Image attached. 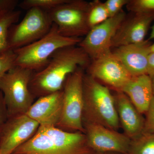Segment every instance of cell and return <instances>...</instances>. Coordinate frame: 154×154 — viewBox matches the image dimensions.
I'll list each match as a JSON object with an SVG mask.
<instances>
[{"label": "cell", "instance_id": "obj_30", "mask_svg": "<svg viewBox=\"0 0 154 154\" xmlns=\"http://www.w3.org/2000/svg\"><path fill=\"white\" fill-rule=\"evenodd\" d=\"M94 154H128L119 153H114V152H105V153H96L95 152Z\"/></svg>", "mask_w": 154, "mask_h": 154}, {"label": "cell", "instance_id": "obj_15", "mask_svg": "<svg viewBox=\"0 0 154 154\" xmlns=\"http://www.w3.org/2000/svg\"><path fill=\"white\" fill-rule=\"evenodd\" d=\"M151 44L147 39L140 43L116 48L112 52L132 77L147 75L148 60Z\"/></svg>", "mask_w": 154, "mask_h": 154}, {"label": "cell", "instance_id": "obj_9", "mask_svg": "<svg viewBox=\"0 0 154 154\" xmlns=\"http://www.w3.org/2000/svg\"><path fill=\"white\" fill-rule=\"evenodd\" d=\"M126 17L123 10L114 17L91 28L78 45L91 60L111 49V42L121 23Z\"/></svg>", "mask_w": 154, "mask_h": 154}, {"label": "cell", "instance_id": "obj_33", "mask_svg": "<svg viewBox=\"0 0 154 154\" xmlns=\"http://www.w3.org/2000/svg\"></svg>", "mask_w": 154, "mask_h": 154}, {"label": "cell", "instance_id": "obj_29", "mask_svg": "<svg viewBox=\"0 0 154 154\" xmlns=\"http://www.w3.org/2000/svg\"><path fill=\"white\" fill-rule=\"evenodd\" d=\"M152 29L151 33L148 39V40H149V41H150L152 39H154V25L152 27Z\"/></svg>", "mask_w": 154, "mask_h": 154}, {"label": "cell", "instance_id": "obj_23", "mask_svg": "<svg viewBox=\"0 0 154 154\" xmlns=\"http://www.w3.org/2000/svg\"><path fill=\"white\" fill-rule=\"evenodd\" d=\"M16 54L14 50H9L0 55V78L16 66Z\"/></svg>", "mask_w": 154, "mask_h": 154}, {"label": "cell", "instance_id": "obj_16", "mask_svg": "<svg viewBox=\"0 0 154 154\" xmlns=\"http://www.w3.org/2000/svg\"><path fill=\"white\" fill-rule=\"evenodd\" d=\"M114 96L120 125L124 134L133 139L143 132L145 119L123 92L116 91Z\"/></svg>", "mask_w": 154, "mask_h": 154}, {"label": "cell", "instance_id": "obj_21", "mask_svg": "<svg viewBox=\"0 0 154 154\" xmlns=\"http://www.w3.org/2000/svg\"><path fill=\"white\" fill-rule=\"evenodd\" d=\"M68 0H25L19 5L24 10L38 8L48 12L58 6L66 2Z\"/></svg>", "mask_w": 154, "mask_h": 154}, {"label": "cell", "instance_id": "obj_18", "mask_svg": "<svg viewBox=\"0 0 154 154\" xmlns=\"http://www.w3.org/2000/svg\"><path fill=\"white\" fill-rule=\"evenodd\" d=\"M20 15L19 11H0V55L10 50L8 44L9 30L18 22Z\"/></svg>", "mask_w": 154, "mask_h": 154}, {"label": "cell", "instance_id": "obj_20", "mask_svg": "<svg viewBox=\"0 0 154 154\" xmlns=\"http://www.w3.org/2000/svg\"><path fill=\"white\" fill-rule=\"evenodd\" d=\"M109 18L105 3L95 0L90 2L88 22L90 29L102 24Z\"/></svg>", "mask_w": 154, "mask_h": 154}, {"label": "cell", "instance_id": "obj_5", "mask_svg": "<svg viewBox=\"0 0 154 154\" xmlns=\"http://www.w3.org/2000/svg\"><path fill=\"white\" fill-rule=\"evenodd\" d=\"M33 72L16 66L0 78V91L4 96L8 117L25 114L33 104L34 97L29 84Z\"/></svg>", "mask_w": 154, "mask_h": 154}, {"label": "cell", "instance_id": "obj_6", "mask_svg": "<svg viewBox=\"0 0 154 154\" xmlns=\"http://www.w3.org/2000/svg\"><path fill=\"white\" fill-rule=\"evenodd\" d=\"M84 69L79 68L67 78L63 91L60 120L56 128L69 132L85 133L83 126Z\"/></svg>", "mask_w": 154, "mask_h": 154}, {"label": "cell", "instance_id": "obj_10", "mask_svg": "<svg viewBox=\"0 0 154 154\" xmlns=\"http://www.w3.org/2000/svg\"><path fill=\"white\" fill-rule=\"evenodd\" d=\"M83 123L88 145L95 152L128 153L131 139L124 133L93 122Z\"/></svg>", "mask_w": 154, "mask_h": 154}, {"label": "cell", "instance_id": "obj_34", "mask_svg": "<svg viewBox=\"0 0 154 154\" xmlns=\"http://www.w3.org/2000/svg\"></svg>", "mask_w": 154, "mask_h": 154}, {"label": "cell", "instance_id": "obj_1", "mask_svg": "<svg viewBox=\"0 0 154 154\" xmlns=\"http://www.w3.org/2000/svg\"><path fill=\"white\" fill-rule=\"evenodd\" d=\"M91 60L78 45L57 50L45 67L33 72L29 84L30 92L39 98L61 91L68 76L79 68H88Z\"/></svg>", "mask_w": 154, "mask_h": 154}, {"label": "cell", "instance_id": "obj_2", "mask_svg": "<svg viewBox=\"0 0 154 154\" xmlns=\"http://www.w3.org/2000/svg\"><path fill=\"white\" fill-rule=\"evenodd\" d=\"M85 134L69 132L55 127L40 126L29 140L12 154H94Z\"/></svg>", "mask_w": 154, "mask_h": 154}, {"label": "cell", "instance_id": "obj_7", "mask_svg": "<svg viewBox=\"0 0 154 154\" xmlns=\"http://www.w3.org/2000/svg\"><path fill=\"white\" fill-rule=\"evenodd\" d=\"M89 6L90 2L86 1L68 0L48 12L60 35L81 38L91 30L88 22Z\"/></svg>", "mask_w": 154, "mask_h": 154}, {"label": "cell", "instance_id": "obj_28", "mask_svg": "<svg viewBox=\"0 0 154 154\" xmlns=\"http://www.w3.org/2000/svg\"><path fill=\"white\" fill-rule=\"evenodd\" d=\"M147 75L150 77H154V52L149 54L148 60Z\"/></svg>", "mask_w": 154, "mask_h": 154}, {"label": "cell", "instance_id": "obj_4", "mask_svg": "<svg viewBox=\"0 0 154 154\" xmlns=\"http://www.w3.org/2000/svg\"><path fill=\"white\" fill-rule=\"evenodd\" d=\"M81 38L68 37L59 33L56 25L53 24L47 34L35 42L14 50L17 66L36 72L46 66L51 55L63 48L79 45Z\"/></svg>", "mask_w": 154, "mask_h": 154}, {"label": "cell", "instance_id": "obj_31", "mask_svg": "<svg viewBox=\"0 0 154 154\" xmlns=\"http://www.w3.org/2000/svg\"><path fill=\"white\" fill-rule=\"evenodd\" d=\"M149 49L150 53L154 52V43L151 44V45L150 46Z\"/></svg>", "mask_w": 154, "mask_h": 154}, {"label": "cell", "instance_id": "obj_25", "mask_svg": "<svg viewBox=\"0 0 154 154\" xmlns=\"http://www.w3.org/2000/svg\"><path fill=\"white\" fill-rule=\"evenodd\" d=\"M146 115L143 132L154 133V96Z\"/></svg>", "mask_w": 154, "mask_h": 154}, {"label": "cell", "instance_id": "obj_22", "mask_svg": "<svg viewBox=\"0 0 154 154\" xmlns=\"http://www.w3.org/2000/svg\"><path fill=\"white\" fill-rule=\"evenodd\" d=\"M126 6L134 14H154V0H129Z\"/></svg>", "mask_w": 154, "mask_h": 154}, {"label": "cell", "instance_id": "obj_17", "mask_svg": "<svg viewBox=\"0 0 154 154\" xmlns=\"http://www.w3.org/2000/svg\"><path fill=\"white\" fill-rule=\"evenodd\" d=\"M141 114H145L153 97L151 77L147 74L133 77L122 89Z\"/></svg>", "mask_w": 154, "mask_h": 154}, {"label": "cell", "instance_id": "obj_24", "mask_svg": "<svg viewBox=\"0 0 154 154\" xmlns=\"http://www.w3.org/2000/svg\"><path fill=\"white\" fill-rule=\"evenodd\" d=\"M129 0H107L105 4L109 18L114 17L121 11L123 6L126 5Z\"/></svg>", "mask_w": 154, "mask_h": 154}, {"label": "cell", "instance_id": "obj_26", "mask_svg": "<svg viewBox=\"0 0 154 154\" xmlns=\"http://www.w3.org/2000/svg\"><path fill=\"white\" fill-rule=\"evenodd\" d=\"M8 118V110L4 100L3 94L0 91V132Z\"/></svg>", "mask_w": 154, "mask_h": 154}, {"label": "cell", "instance_id": "obj_12", "mask_svg": "<svg viewBox=\"0 0 154 154\" xmlns=\"http://www.w3.org/2000/svg\"><path fill=\"white\" fill-rule=\"evenodd\" d=\"M39 126L25 114L8 117L0 132V154L13 153L36 134Z\"/></svg>", "mask_w": 154, "mask_h": 154}, {"label": "cell", "instance_id": "obj_11", "mask_svg": "<svg viewBox=\"0 0 154 154\" xmlns=\"http://www.w3.org/2000/svg\"><path fill=\"white\" fill-rule=\"evenodd\" d=\"M92 60L88 68V74L116 91H121L133 77L111 50Z\"/></svg>", "mask_w": 154, "mask_h": 154}, {"label": "cell", "instance_id": "obj_13", "mask_svg": "<svg viewBox=\"0 0 154 154\" xmlns=\"http://www.w3.org/2000/svg\"><path fill=\"white\" fill-rule=\"evenodd\" d=\"M125 17L111 42V49L128 45L137 44L144 41L154 14H134Z\"/></svg>", "mask_w": 154, "mask_h": 154}, {"label": "cell", "instance_id": "obj_3", "mask_svg": "<svg viewBox=\"0 0 154 154\" xmlns=\"http://www.w3.org/2000/svg\"><path fill=\"white\" fill-rule=\"evenodd\" d=\"M83 92V122H93L118 131L120 125L115 99L109 88L85 74Z\"/></svg>", "mask_w": 154, "mask_h": 154}, {"label": "cell", "instance_id": "obj_27", "mask_svg": "<svg viewBox=\"0 0 154 154\" xmlns=\"http://www.w3.org/2000/svg\"><path fill=\"white\" fill-rule=\"evenodd\" d=\"M18 2L16 0H0V11H14Z\"/></svg>", "mask_w": 154, "mask_h": 154}, {"label": "cell", "instance_id": "obj_8", "mask_svg": "<svg viewBox=\"0 0 154 154\" xmlns=\"http://www.w3.org/2000/svg\"><path fill=\"white\" fill-rule=\"evenodd\" d=\"M52 25L47 11L38 8L29 9L20 23L10 28L9 49L14 51L37 41L48 33Z\"/></svg>", "mask_w": 154, "mask_h": 154}, {"label": "cell", "instance_id": "obj_32", "mask_svg": "<svg viewBox=\"0 0 154 154\" xmlns=\"http://www.w3.org/2000/svg\"><path fill=\"white\" fill-rule=\"evenodd\" d=\"M153 93L154 96V77H151Z\"/></svg>", "mask_w": 154, "mask_h": 154}, {"label": "cell", "instance_id": "obj_19", "mask_svg": "<svg viewBox=\"0 0 154 154\" xmlns=\"http://www.w3.org/2000/svg\"><path fill=\"white\" fill-rule=\"evenodd\" d=\"M128 154H154V133L143 132L131 140Z\"/></svg>", "mask_w": 154, "mask_h": 154}, {"label": "cell", "instance_id": "obj_14", "mask_svg": "<svg viewBox=\"0 0 154 154\" xmlns=\"http://www.w3.org/2000/svg\"><path fill=\"white\" fill-rule=\"evenodd\" d=\"M63 91L42 96L33 103L25 114L40 126H57L61 116Z\"/></svg>", "mask_w": 154, "mask_h": 154}]
</instances>
